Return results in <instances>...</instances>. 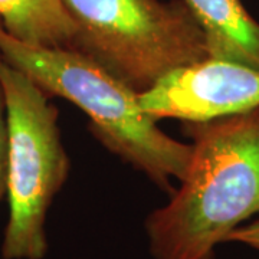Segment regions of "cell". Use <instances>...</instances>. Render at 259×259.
Instances as JSON below:
<instances>
[{"label":"cell","instance_id":"obj_1","mask_svg":"<svg viewBox=\"0 0 259 259\" xmlns=\"http://www.w3.org/2000/svg\"><path fill=\"white\" fill-rule=\"evenodd\" d=\"M192 160L170 202L148 214L154 259H214L228 235L259 213V107L183 122Z\"/></svg>","mask_w":259,"mask_h":259},{"label":"cell","instance_id":"obj_2","mask_svg":"<svg viewBox=\"0 0 259 259\" xmlns=\"http://www.w3.org/2000/svg\"><path fill=\"white\" fill-rule=\"evenodd\" d=\"M0 56L30 78L49 97H61L82 110L90 130L115 156L173 193L171 180L185 179L192 144L167 136L141 108L139 93L104 66L75 49L22 42L0 23Z\"/></svg>","mask_w":259,"mask_h":259},{"label":"cell","instance_id":"obj_3","mask_svg":"<svg viewBox=\"0 0 259 259\" xmlns=\"http://www.w3.org/2000/svg\"><path fill=\"white\" fill-rule=\"evenodd\" d=\"M76 28L75 51L136 93L170 71L210 58L185 0H62Z\"/></svg>","mask_w":259,"mask_h":259},{"label":"cell","instance_id":"obj_4","mask_svg":"<svg viewBox=\"0 0 259 259\" xmlns=\"http://www.w3.org/2000/svg\"><path fill=\"white\" fill-rule=\"evenodd\" d=\"M8 134L9 221L3 235V259H44L48 252L47 214L65 185L71 161L51 97L0 56Z\"/></svg>","mask_w":259,"mask_h":259},{"label":"cell","instance_id":"obj_5","mask_svg":"<svg viewBox=\"0 0 259 259\" xmlns=\"http://www.w3.org/2000/svg\"><path fill=\"white\" fill-rule=\"evenodd\" d=\"M139 100L154 121L206 122L238 115L259 107V69L207 58L170 71Z\"/></svg>","mask_w":259,"mask_h":259},{"label":"cell","instance_id":"obj_6","mask_svg":"<svg viewBox=\"0 0 259 259\" xmlns=\"http://www.w3.org/2000/svg\"><path fill=\"white\" fill-rule=\"evenodd\" d=\"M203 29L210 58L259 69V23L241 0H185Z\"/></svg>","mask_w":259,"mask_h":259},{"label":"cell","instance_id":"obj_7","mask_svg":"<svg viewBox=\"0 0 259 259\" xmlns=\"http://www.w3.org/2000/svg\"><path fill=\"white\" fill-rule=\"evenodd\" d=\"M0 23L22 42L75 49L76 28L62 0H0Z\"/></svg>","mask_w":259,"mask_h":259},{"label":"cell","instance_id":"obj_8","mask_svg":"<svg viewBox=\"0 0 259 259\" xmlns=\"http://www.w3.org/2000/svg\"><path fill=\"white\" fill-rule=\"evenodd\" d=\"M8 160H9V134L3 93L0 88V200L8 192Z\"/></svg>","mask_w":259,"mask_h":259},{"label":"cell","instance_id":"obj_9","mask_svg":"<svg viewBox=\"0 0 259 259\" xmlns=\"http://www.w3.org/2000/svg\"><path fill=\"white\" fill-rule=\"evenodd\" d=\"M226 242L242 243L253 249H259V218L248 225H241L239 228L232 231L228 235Z\"/></svg>","mask_w":259,"mask_h":259}]
</instances>
